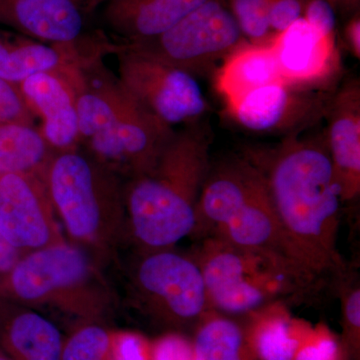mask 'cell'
Wrapping results in <instances>:
<instances>
[{
	"mask_svg": "<svg viewBox=\"0 0 360 360\" xmlns=\"http://www.w3.org/2000/svg\"><path fill=\"white\" fill-rule=\"evenodd\" d=\"M264 172L277 219L298 259L335 281L348 269L338 248L340 184L326 137H288L269 153H250Z\"/></svg>",
	"mask_w": 360,
	"mask_h": 360,
	"instance_id": "6da1fadb",
	"label": "cell"
},
{
	"mask_svg": "<svg viewBox=\"0 0 360 360\" xmlns=\"http://www.w3.org/2000/svg\"><path fill=\"white\" fill-rule=\"evenodd\" d=\"M210 165V139L191 125L175 131L150 172L129 179L127 236L139 252L169 250L191 236Z\"/></svg>",
	"mask_w": 360,
	"mask_h": 360,
	"instance_id": "7a4b0ae2",
	"label": "cell"
},
{
	"mask_svg": "<svg viewBox=\"0 0 360 360\" xmlns=\"http://www.w3.org/2000/svg\"><path fill=\"white\" fill-rule=\"evenodd\" d=\"M191 257L205 281L210 309L243 315L272 302L310 303L329 279L281 253L206 238L195 241Z\"/></svg>",
	"mask_w": 360,
	"mask_h": 360,
	"instance_id": "3957f363",
	"label": "cell"
},
{
	"mask_svg": "<svg viewBox=\"0 0 360 360\" xmlns=\"http://www.w3.org/2000/svg\"><path fill=\"white\" fill-rule=\"evenodd\" d=\"M80 143L118 176L148 174L175 134L130 96L104 66L90 70L77 92Z\"/></svg>",
	"mask_w": 360,
	"mask_h": 360,
	"instance_id": "277c9868",
	"label": "cell"
},
{
	"mask_svg": "<svg viewBox=\"0 0 360 360\" xmlns=\"http://www.w3.org/2000/svg\"><path fill=\"white\" fill-rule=\"evenodd\" d=\"M42 179L70 243L99 262L115 257L129 239L120 176L77 148L54 153Z\"/></svg>",
	"mask_w": 360,
	"mask_h": 360,
	"instance_id": "5b68a950",
	"label": "cell"
},
{
	"mask_svg": "<svg viewBox=\"0 0 360 360\" xmlns=\"http://www.w3.org/2000/svg\"><path fill=\"white\" fill-rule=\"evenodd\" d=\"M191 236L274 251L302 264L277 219L264 172L250 158L210 165Z\"/></svg>",
	"mask_w": 360,
	"mask_h": 360,
	"instance_id": "8992f818",
	"label": "cell"
},
{
	"mask_svg": "<svg viewBox=\"0 0 360 360\" xmlns=\"http://www.w3.org/2000/svg\"><path fill=\"white\" fill-rule=\"evenodd\" d=\"M99 264L68 241L26 253L0 283V296L79 324L101 322L115 310L116 295Z\"/></svg>",
	"mask_w": 360,
	"mask_h": 360,
	"instance_id": "52a82bcc",
	"label": "cell"
},
{
	"mask_svg": "<svg viewBox=\"0 0 360 360\" xmlns=\"http://www.w3.org/2000/svg\"><path fill=\"white\" fill-rule=\"evenodd\" d=\"M129 291L135 309L169 328L195 326L210 310L200 267L191 255L174 248L139 252Z\"/></svg>",
	"mask_w": 360,
	"mask_h": 360,
	"instance_id": "ba28073f",
	"label": "cell"
},
{
	"mask_svg": "<svg viewBox=\"0 0 360 360\" xmlns=\"http://www.w3.org/2000/svg\"><path fill=\"white\" fill-rule=\"evenodd\" d=\"M231 8L207 0L155 39L122 44L196 77L245 42Z\"/></svg>",
	"mask_w": 360,
	"mask_h": 360,
	"instance_id": "9c48e42d",
	"label": "cell"
},
{
	"mask_svg": "<svg viewBox=\"0 0 360 360\" xmlns=\"http://www.w3.org/2000/svg\"><path fill=\"white\" fill-rule=\"evenodd\" d=\"M115 52L123 89L163 122L193 124L205 115L207 101L193 75L124 45Z\"/></svg>",
	"mask_w": 360,
	"mask_h": 360,
	"instance_id": "30bf717a",
	"label": "cell"
},
{
	"mask_svg": "<svg viewBox=\"0 0 360 360\" xmlns=\"http://www.w3.org/2000/svg\"><path fill=\"white\" fill-rule=\"evenodd\" d=\"M0 232L22 255L65 243L41 176H0Z\"/></svg>",
	"mask_w": 360,
	"mask_h": 360,
	"instance_id": "8fae6325",
	"label": "cell"
},
{
	"mask_svg": "<svg viewBox=\"0 0 360 360\" xmlns=\"http://www.w3.org/2000/svg\"><path fill=\"white\" fill-rule=\"evenodd\" d=\"M329 103L319 89L279 82L253 90L226 110L250 131L290 134L300 131L326 115Z\"/></svg>",
	"mask_w": 360,
	"mask_h": 360,
	"instance_id": "7c38bea8",
	"label": "cell"
},
{
	"mask_svg": "<svg viewBox=\"0 0 360 360\" xmlns=\"http://www.w3.org/2000/svg\"><path fill=\"white\" fill-rule=\"evenodd\" d=\"M84 0H0V25L44 44L96 53L85 39Z\"/></svg>",
	"mask_w": 360,
	"mask_h": 360,
	"instance_id": "4fadbf2b",
	"label": "cell"
},
{
	"mask_svg": "<svg viewBox=\"0 0 360 360\" xmlns=\"http://www.w3.org/2000/svg\"><path fill=\"white\" fill-rule=\"evenodd\" d=\"M82 70L39 73L18 85L33 115L41 118L40 131L56 153L77 149L80 143L77 91Z\"/></svg>",
	"mask_w": 360,
	"mask_h": 360,
	"instance_id": "5bb4252c",
	"label": "cell"
},
{
	"mask_svg": "<svg viewBox=\"0 0 360 360\" xmlns=\"http://www.w3.org/2000/svg\"><path fill=\"white\" fill-rule=\"evenodd\" d=\"M271 46L281 80L288 84L319 89L338 68L335 39L321 37L303 18L276 35Z\"/></svg>",
	"mask_w": 360,
	"mask_h": 360,
	"instance_id": "9a60e30c",
	"label": "cell"
},
{
	"mask_svg": "<svg viewBox=\"0 0 360 360\" xmlns=\"http://www.w3.org/2000/svg\"><path fill=\"white\" fill-rule=\"evenodd\" d=\"M326 137L343 202L360 193V85L356 80L330 99Z\"/></svg>",
	"mask_w": 360,
	"mask_h": 360,
	"instance_id": "2e32d148",
	"label": "cell"
},
{
	"mask_svg": "<svg viewBox=\"0 0 360 360\" xmlns=\"http://www.w3.org/2000/svg\"><path fill=\"white\" fill-rule=\"evenodd\" d=\"M207 0H110L104 23L124 44L155 39Z\"/></svg>",
	"mask_w": 360,
	"mask_h": 360,
	"instance_id": "e0dca14e",
	"label": "cell"
},
{
	"mask_svg": "<svg viewBox=\"0 0 360 360\" xmlns=\"http://www.w3.org/2000/svg\"><path fill=\"white\" fill-rule=\"evenodd\" d=\"M96 54L0 32V78L20 85L44 72H77Z\"/></svg>",
	"mask_w": 360,
	"mask_h": 360,
	"instance_id": "ac0fdd59",
	"label": "cell"
},
{
	"mask_svg": "<svg viewBox=\"0 0 360 360\" xmlns=\"http://www.w3.org/2000/svg\"><path fill=\"white\" fill-rule=\"evenodd\" d=\"M63 342L58 326L30 307L0 309V348L13 360H60Z\"/></svg>",
	"mask_w": 360,
	"mask_h": 360,
	"instance_id": "d6986e66",
	"label": "cell"
},
{
	"mask_svg": "<svg viewBox=\"0 0 360 360\" xmlns=\"http://www.w3.org/2000/svg\"><path fill=\"white\" fill-rule=\"evenodd\" d=\"M245 340L257 360H292L311 324L295 319L288 304L277 302L243 315Z\"/></svg>",
	"mask_w": 360,
	"mask_h": 360,
	"instance_id": "ffe728a7",
	"label": "cell"
},
{
	"mask_svg": "<svg viewBox=\"0 0 360 360\" xmlns=\"http://www.w3.org/2000/svg\"><path fill=\"white\" fill-rule=\"evenodd\" d=\"M283 82L271 44L243 42L224 59L215 72V89L226 105L265 85Z\"/></svg>",
	"mask_w": 360,
	"mask_h": 360,
	"instance_id": "44dd1931",
	"label": "cell"
},
{
	"mask_svg": "<svg viewBox=\"0 0 360 360\" xmlns=\"http://www.w3.org/2000/svg\"><path fill=\"white\" fill-rule=\"evenodd\" d=\"M56 153L32 124L0 123V176L25 174L42 177Z\"/></svg>",
	"mask_w": 360,
	"mask_h": 360,
	"instance_id": "7402d4cb",
	"label": "cell"
},
{
	"mask_svg": "<svg viewBox=\"0 0 360 360\" xmlns=\"http://www.w3.org/2000/svg\"><path fill=\"white\" fill-rule=\"evenodd\" d=\"M193 360H257L243 326L229 315L208 310L195 326Z\"/></svg>",
	"mask_w": 360,
	"mask_h": 360,
	"instance_id": "603a6c76",
	"label": "cell"
},
{
	"mask_svg": "<svg viewBox=\"0 0 360 360\" xmlns=\"http://www.w3.org/2000/svg\"><path fill=\"white\" fill-rule=\"evenodd\" d=\"M342 314V338L348 359H359L360 347V286L355 274L345 270L335 279Z\"/></svg>",
	"mask_w": 360,
	"mask_h": 360,
	"instance_id": "cb8c5ba5",
	"label": "cell"
},
{
	"mask_svg": "<svg viewBox=\"0 0 360 360\" xmlns=\"http://www.w3.org/2000/svg\"><path fill=\"white\" fill-rule=\"evenodd\" d=\"M111 335L101 322L79 324L65 340L60 360H108Z\"/></svg>",
	"mask_w": 360,
	"mask_h": 360,
	"instance_id": "d4e9b609",
	"label": "cell"
},
{
	"mask_svg": "<svg viewBox=\"0 0 360 360\" xmlns=\"http://www.w3.org/2000/svg\"><path fill=\"white\" fill-rule=\"evenodd\" d=\"M270 4L271 0H231L229 8L251 44H270L276 37L270 30Z\"/></svg>",
	"mask_w": 360,
	"mask_h": 360,
	"instance_id": "484cf974",
	"label": "cell"
},
{
	"mask_svg": "<svg viewBox=\"0 0 360 360\" xmlns=\"http://www.w3.org/2000/svg\"><path fill=\"white\" fill-rule=\"evenodd\" d=\"M292 360H348L342 342L326 324L310 326Z\"/></svg>",
	"mask_w": 360,
	"mask_h": 360,
	"instance_id": "4316f807",
	"label": "cell"
},
{
	"mask_svg": "<svg viewBox=\"0 0 360 360\" xmlns=\"http://www.w3.org/2000/svg\"><path fill=\"white\" fill-rule=\"evenodd\" d=\"M108 360H151V343L132 331H112Z\"/></svg>",
	"mask_w": 360,
	"mask_h": 360,
	"instance_id": "83f0119b",
	"label": "cell"
},
{
	"mask_svg": "<svg viewBox=\"0 0 360 360\" xmlns=\"http://www.w3.org/2000/svg\"><path fill=\"white\" fill-rule=\"evenodd\" d=\"M33 113L26 104L18 85L0 78V123L32 124Z\"/></svg>",
	"mask_w": 360,
	"mask_h": 360,
	"instance_id": "f1b7e54d",
	"label": "cell"
},
{
	"mask_svg": "<svg viewBox=\"0 0 360 360\" xmlns=\"http://www.w3.org/2000/svg\"><path fill=\"white\" fill-rule=\"evenodd\" d=\"M302 18L321 37L335 39V7L328 0H309L304 6Z\"/></svg>",
	"mask_w": 360,
	"mask_h": 360,
	"instance_id": "f546056e",
	"label": "cell"
},
{
	"mask_svg": "<svg viewBox=\"0 0 360 360\" xmlns=\"http://www.w3.org/2000/svg\"><path fill=\"white\" fill-rule=\"evenodd\" d=\"M151 360H193V345L179 333H170L151 343Z\"/></svg>",
	"mask_w": 360,
	"mask_h": 360,
	"instance_id": "4dcf8cb0",
	"label": "cell"
},
{
	"mask_svg": "<svg viewBox=\"0 0 360 360\" xmlns=\"http://www.w3.org/2000/svg\"><path fill=\"white\" fill-rule=\"evenodd\" d=\"M302 0H271L269 20L274 35L281 34L303 15Z\"/></svg>",
	"mask_w": 360,
	"mask_h": 360,
	"instance_id": "1f68e13d",
	"label": "cell"
},
{
	"mask_svg": "<svg viewBox=\"0 0 360 360\" xmlns=\"http://www.w3.org/2000/svg\"><path fill=\"white\" fill-rule=\"evenodd\" d=\"M22 255L0 232V283L8 276Z\"/></svg>",
	"mask_w": 360,
	"mask_h": 360,
	"instance_id": "d6a6232c",
	"label": "cell"
},
{
	"mask_svg": "<svg viewBox=\"0 0 360 360\" xmlns=\"http://www.w3.org/2000/svg\"><path fill=\"white\" fill-rule=\"evenodd\" d=\"M348 46L355 58H360V20L359 16H355L350 20L345 32Z\"/></svg>",
	"mask_w": 360,
	"mask_h": 360,
	"instance_id": "836d02e7",
	"label": "cell"
},
{
	"mask_svg": "<svg viewBox=\"0 0 360 360\" xmlns=\"http://www.w3.org/2000/svg\"><path fill=\"white\" fill-rule=\"evenodd\" d=\"M333 6H352L359 2V0H328Z\"/></svg>",
	"mask_w": 360,
	"mask_h": 360,
	"instance_id": "e575fe53",
	"label": "cell"
},
{
	"mask_svg": "<svg viewBox=\"0 0 360 360\" xmlns=\"http://www.w3.org/2000/svg\"><path fill=\"white\" fill-rule=\"evenodd\" d=\"M108 1H110V0H84L85 6H86L89 9L92 8V7L101 6V4H106Z\"/></svg>",
	"mask_w": 360,
	"mask_h": 360,
	"instance_id": "d590c367",
	"label": "cell"
},
{
	"mask_svg": "<svg viewBox=\"0 0 360 360\" xmlns=\"http://www.w3.org/2000/svg\"><path fill=\"white\" fill-rule=\"evenodd\" d=\"M0 360H13L9 359L8 356L4 352H2L1 350H0Z\"/></svg>",
	"mask_w": 360,
	"mask_h": 360,
	"instance_id": "8d00e7d4",
	"label": "cell"
},
{
	"mask_svg": "<svg viewBox=\"0 0 360 360\" xmlns=\"http://www.w3.org/2000/svg\"><path fill=\"white\" fill-rule=\"evenodd\" d=\"M84 4H85V2H84Z\"/></svg>",
	"mask_w": 360,
	"mask_h": 360,
	"instance_id": "74e56055",
	"label": "cell"
}]
</instances>
